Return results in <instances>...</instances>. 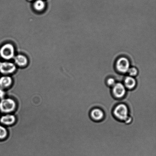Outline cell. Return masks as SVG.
<instances>
[{
  "instance_id": "obj_1",
  "label": "cell",
  "mask_w": 156,
  "mask_h": 156,
  "mask_svg": "<svg viewBox=\"0 0 156 156\" xmlns=\"http://www.w3.org/2000/svg\"><path fill=\"white\" fill-rule=\"evenodd\" d=\"M113 114L118 120L125 122L129 117V109L125 104H119L114 108Z\"/></svg>"
},
{
  "instance_id": "obj_2",
  "label": "cell",
  "mask_w": 156,
  "mask_h": 156,
  "mask_svg": "<svg viewBox=\"0 0 156 156\" xmlns=\"http://www.w3.org/2000/svg\"><path fill=\"white\" fill-rule=\"evenodd\" d=\"M16 102L11 98L3 99L0 102V111L4 113L12 112L16 109Z\"/></svg>"
},
{
  "instance_id": "obj_3",
  "label": "cell",
  "mask_w": 156,
  "mask_h": 156,
  "mask_svg": "<svg viewBox=\"0 0 156 156\" xmlns=\"http://www.w3.org/2000/svg\"><path fill=\"white\" fill-rule=\"evenodd\" d=\"M0 55L5 60H10L15 56V49L12 44H4L0 49Z\"/></svg>"
},
{
  "instance_id": "obj_14",
  "label": "cell",
  "mask_w": 156,
  "mask_h": 156,
  "mask_svg": "<svg viewBox=\"0 0 156 156\" xmlns=\"http://www.w3.org/2000/svg\"><path fill=\"white\" fill-rule=\"evenodd\" d=\"M128 72L129 74V76L133 77L137 75L138 73V70L134 67L129 68L128 70Z\"/></svg>"
},
{
  "instance_id": "obj_5",
  "label": "cell",
  "mask_w": 156,
  "mask_h": 156,
  "mask_svg": "<svg viewBox=\"0 0 156 156\" xmlns=\"http://www.w3.org/2000/svg\"><path fill=\"white\" fill-rule=\"evenodd\" d=\"M126 88L124 85L118 82L112 87V93L115 98L118 99L123 98L126 94Z\"/></svg>"
},
{
  "instance_id": "obj_11",
  "label": "cell",
  "mask_w": 156,
  "mask_h": 156,
  "mask_svg": "<svg viewBox=\"0 0 156 156\" xmlns=\"http://www.w3.org/2000/svg\"><path fill=\"white\" fill-rule=\"evenodd\" d=\"M15 62L17 65L20 67H23L27 65L28 60L26 56L23 55H18L15 56Z\"/></svg>"
},
{
  "instance_id": "obj_9",
  "label": "cell",
  "mask_w": 156,
  "mask_h": 156,
  "mask_svg": "<svg viewBox=\"0 0 156 156\" xmlns=\"http://www.w3.org/2000/svg\"><path fill=\"white\" fill-rule=\"evenodd\" d=\"M124 86L128 89L132 90L135 88L136 82L133 77L130 76H127L124 80Z\"/></svg>"
},
{
  "instance_id": "obj_15",
  "label": "cell",
  "mask_w": 156,
  "mask_h": 156,
  "mask_svg": "<svg viewBox=\"0 0 156 156\" xmlns=\"http://www.w3.org/2000/svg\"><path fill=\"white\" fill-rule=\"evenodd\" d=\"M107 85L108 86L111 87H113L116 83L115 81V79L112 78H110L107 79Z\"/></svg>"
},
{
  "instance_id": "obj_13",
  "label": "cell",
  "mask_w": 156,
  "mask_h": 156,
  "mask_svg": "<svg viewBox=\"0 0 156 156\" xmlns=\"http://www.w3.org/2000/svg\"><path fill=\"white\" fill-rule=\"evenodd\" d=\"M7 134V130L4 127L0 125V140H3L5 138Z\"/></svg>"
},
{
  "instance_id": "obj_12",
  "label": "cell",
  "mask_w": 156,
  "mask_h": 156,
  "mask_svg": "<svg viewBox=\"0 0 156 156\" xmlns=\"http://www.w3.org/2000/svg\"><path fill=\"white\" fill-rule=\"evenodd\" d=\"M35 10L38 11H41L44 9L45 7V3L42 0H37L35 2L34 4Z\"/></svg>"
},
{
  "instance_id": "obj_6",
  "label": "cell",
  "mask_w": 156,
  "mask_h": 156,
  "mask_svg": "<svg viewBox=\"0 0 156 156\" xmlns=\"http://www.w3.org/2000/svg\"><path fill=\"white\" fill-rule=\"evenodd\" d=\"M16 67L15 64L9 62L0 63V72L3 74H9L14 72Z\"/></svg>"
},
{
  "instance_id": "obj_16",
  "label": "cell",
  "mask_w": 156,
  "mask_h": 156,
  "mask_svg": "<svg viewBox=\"0 0 156 156\" xmlns=\"http://www.w3.org/2000/svg\"><path fill=\"white\" fill-rule=\"evenodd\" d=\"M5 92L4 91V89L0 88V99H4L5 96Z\"/></svg>"
},
{
  "instance_id": "obj_4",
  "label": "cell",
  "mask_w": 156,
  "mask_h": 156,
  "mask_svg": "<svg viewBox=\"0 0 156 156\" xmlns=\"http://www.w3.org/2000/svg\"><path fill=\"white\" fill-rule=\"evenodd\" d=\"M115 67L117 71L119 73H125L128 72L130 68V62L127 58L121 57L117 60Z\"/></svg>"
},
{
  "instance_id": "obj_7",
  "label": "cell",
  "mask_w": 156,
  "mask_h": 156,
  "mask_svg": "<svg viewBox=\"0 0 156 156\" xmlns=\"http://www.w3.org/2000/svg\"><path fill=\"white\" fill-rule=\"evenodd\" d=\"M90 117L94 121H100L105 117V114L103 111L99 108H94L90 112Z\"/></svg>"
},
{
  "instance_id": "obj_17",
  "label": "cell",
  "mask_w": 156,
  "mask_h": 156,
  "mask_svg": "<svg viewBox=\"0 0 156 156\" xmlns=\"http://www.w3.org/2000/svg\"><path fill=\"white\" fill-rule=\"evenodd\" d=\"M30 1H32V0H30Z\"/></svg>"
},
{
  "instance_id": "obj_8",
  "label": "cell",
  "mask_w": 156,
  "mask_h": 156,
  "mask_svg": "<svg viewBox=\"0 0 156 156\" xmlns=\"http://www.w3.org/2000/svg\"><path fill=\"white\" fill-rule=\"evenodd\" d=\"M15 116L12 114H7L3 115L0 118V122L2 124L9 126L13 124L16 121Z\"/></svg>"
},
{
  "instance_id": "obj_10",
  "label": "cell",
  "mask_w": 156,
  "mask_h": 156,
  "mask_svg": "<svg viewBox=\"0 0 156 156\" xmlns=\"http://www.w3.org/2000/svg\"><path fill=\"white\" fill-rule=\"evenodd\" d=\"M12 83V79L10 76H4L0 78V88L4 89L10 87Z\"/></svg>"
}]
</instances>
